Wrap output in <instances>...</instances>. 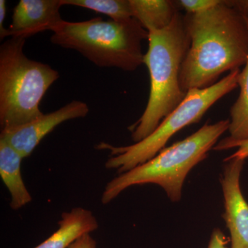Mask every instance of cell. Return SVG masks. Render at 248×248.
Instances as JSON below:
<instances>
[{
    "label": "cell",
    "mask_w": 248,
    "mask_h": 248,
    "mask_svg": "<svg viewBox=\"0 0 248 248\" xmlns=\"http://www.w3.org/2000/svg\"><path fill=\"white\" fill-rule=\"evenodd\" d=\"M184 22L191 44L179 76L183 92L210 87L223 73L246 65L247 22L226 0L204 12L186 14Z\"/></svg>",
    "instance_id": "1"
},
{
    "label": "cell",
    "mask_w": 248,
    "mask_h": 248,
    "mask_svg": "<svg viewBox=\"0 0 248 248\" xmlns=\"http://www.w3.org/2000/svg\"><path fill=\"white\" fill-rule=\"evenodd\" d=\"M148 42L144 63L149 71L151 91L143 115L130 127L135 143L151 135L186 97L179 76L191 41L184 15L178 13L169 27L149 32Z\"/></svg>",
    "instance_id": "2"
},
{
    "label": "cell",
    "mask_w": 248,
    "mask_h": 248,
    "mask_svg": "<svg viewBox=\"0 0 248 248\" xmlns=\"http://www.w3.org/2000/svg\"><path fill=\"white\" fill-rule=\"evenodd\" d=\"M52 32L54 45L76 50L98 66L134 71L144 63L142 42L148 40L149 32L135 18L122 22L101 17L63 20Z\"/></svg>",
    "instance_id": "3"
},
{
    "label": "cell",
    "mask_w": 248,
    "mask_h": 248,
    "mask_svg": "<svg viewBox=\"0 0 248 248\" xmlns=\"http://www.w3.org/2000/svg\"><path fill=\"white\" fill-rule=\"evenodd\" d=\"M231 121L205 124L182 141L161 150L144 164L122 173L108 183L102 196L103 204L110 203L130 186L157 184L173 202L181 200L183 184L192 168L203 161L217 140L229 128Z\"/></svg>",
    "instance_id": "4"
},
{
    "label": "cell",
    "mask_w": 248,
    "mask_h": 248,
    "mask_svg": "<svg viewBox=\"0 0 248 248\" xmlns=\"http://www.w3.org/2000/svg\"><path fill=\"white\" fill-rule=\"evenodd\" d=\"M25 42L22 37H11L0 47L1 130L24 125L43 115L40 102L60 78L49 65L26 56Z\"/></svg>",
    "instance_id": "5"
},
{
    "label": "cell",
    "mask_w": 248,
    "mask_h": 248,
    "mask_svg": "<svg viewBox=\"0 0 248 248\" xmlns=\"http://www.w3.org/2000/svg\"><path fill=\"white\" fill-rule=\"evenodd\" d=\"M240 73V68L234 70L210 87L187 91L182 102L142 141L122 147L111 146L104 142L99 143L96 148L109 150L112 155L106 163V168L117 170L122 174L154 158L174 134L187 125L200 122L217 101L236 89Z\"/></svg>",
    "instance_id": "6"
},
{
    "label": "cell",
    "mask_w": 248,
    "mask_h": 248,
    "mask_svg": "<svg viewBox=\"0 0 248 248\" xmlns=\"http://www.w3.org/2000/svg\"><path fill=\"white\" fill-rule=\"evenodd\" d=\"M89 112L87 104L73 101L61 108L24 125L1 130L0 140L9 143L23 158L28 157L43 138L55 127L66 121L86 117Z\"/></svg>",
    "instance_id": "7"
},
{
    "label": "cell",
    "mask_w": 248,
    "mask_h": 248,
    "mask_svg": "<svg viewBox=\"0 0 248 248\" xmlns=\"http://www.w3.org/2000/svg\"><path fill=\"white\" fill-rule=\"evenodd\" d=\"M245 160H224L222 188L224 196L223 218L231 236V248H248V203L240 187V176Z\"/></svg>",
    "instance_id": "8"
},
{
    "label": "cell",
    "mask_w": 248,
    "mask_h": 248,
    "mask_svg": "<svg viewBox=\"0 0 248 248\" xmlns=\"http://www.w3.org/2000/svg\"><path fill=\"white\" fill-rule=\"evenodd\" d=\"M61 0H20L15 7L12 23L6 37H28L53 31L63 20L60 16Z\"/></svg>",
    "instance_id": "9"
},
{
    "label": "cell",
    "mask_w": 248,
    "mask_h": 248,
    "mask_svg": "<svg viewBox=\"0 0 248 248\" xmlns=\"http://www.w3.org/2000/svg\"><path fill=\"white\" fill-rule=\"evenodd\" d=\"M58 224V231L33 248H68L80 237L99 227L92 212L83 208H75L62 213Z\"/></svg>",
    "instance_id": "10"
},
{
    "label": "cell",
    "mask_w": 248,
    "mask_h": 248,
    "mask_svg": "<svg viewBox=\"0 0 248 248\" xmlns=\"http://www.w3.org/2000/svg\"><path fill=\"white\" fill-rule=\"evenodd\" d=\"M23 156L4 140H0V176L11 196L10 203L17 210L32 201L22 177L21 163Z\"/></svg>",
    "instance_id": "11"
},
{
    "label": "cell",
    "mask_w": 248,
    "mask_h": 248,
    "mask_svg": "<svg viewBox=\"0 0 248 248\" xmlns=\"http://www.w3.org/2000/svg\"><path fill=\"white\" fill-rule=\"evenodd\" d=\"M246 18L248 26V18ZM238 85L239 97L231 108L230 136L222 140L214 147L215 151H223L234 148L236 143L248 140V59L239 75Z\"/></svg>",
    "instance_id": "12"
},
{
    "label": "cell",
    "mask_w": 248,
    "mask_h": 248,
    "mask_svg": "<svg viewBox=\"0 0 248 248\" xmlns=\"http://www.w3.org/2000/svg\"><path fill=\"white\" fill-rule=\"evenodd\" d=\"M133 17L148 32L169 27L179 12L175 1L169 0H130Z\"/></svg>",
    "instance_id": "13"
},
{
    "label": "cell",
    "mask_w": 248,
    "mask_h": 248,
    "mask_svg": "<svg viewBox=\"0 0 248 248\" xmlns=\"http://www.w3.org/2000/svg\"><path fill=\"white\" fill-rule=\"evenodd\" d=\"M62 6L71 5L104 14L116 22L133 17L130 0H61Z\"/></svg>",
    "instance_id": "14"
},
{
    "label": "cell",
    "mask_w": 248,
    "mask_h": 248,
    "mask_svg": "<svg viewBox=\"0 0 248 248\" xmlns=\"http://www.w3.org/2000/svg\"><path fill=\"white\" fill-rule=\"evenodd\" d=\"M179 9L182 8L186 14H199L215 7L221 0H179L175 1Z\"/></svg>",
    "instance_id": "15"
},
{
    "label": "cell",
    "mask_w": 248,
    "mask_h": 248,
    "mask_svg": "<svg viewBox=\"0 0 248 248\" xmlns=\"http://www.w3.org/2000/svg\"><path fill=\"white\" fill-rule=\"evenodd\" d=\"M227 243L226 237L221 230L215 229L212 234L208 248H228Z\"/></svg>",
    "instance_id": "16"
},
{
    "label": "cell",
    "mask_w": 248,
    "mask_h": 248,
    "mask_svg": "<svg viewBox=\"0 0 248 248\" xmlns=\"http://www.w3.org/2000/svg\"><path fill=\"white\" fill-rule=\"evenodd\" d=\"M68 248H97V242L90 234H86L77 240Z\"/></svg>",
    "instance_id": "17"
},
{
    "label": "cell",
    "mask_w": 248,
    "mask_h": 248,
    "mask_svg": "<svg viewBox=\"0 0 248 248\" xmlns=\"http://www.w3.org/2000/svg\"><path fill=\"white\" fill-rule=\"evenodd\" d=\"M235 147H239V149L231 156H228V159L236 158V159L245 160L248 157V140L236 143L234 148Z\"/></svg>",
    "instance_id": "18"
},
{
    "label": "cell",
    "mask_w": 248,
    "mask_h": 248,
    "mask_svg": "<svg viewBox=\"0 0 248 248\" xmlns=\"http://www.w3.org/2000/svg\"><path fill=\"white\" fill-rule=\"evenodd\" d=\"M227 1L231 6L237 10L240 14H242L244 17L248 18V0H231Z\"/></svg>",
    "instance_id": "19"
},
{
    "label": "cell",
    "mask_w": 248,
    "mask_h": 248,
    "mask_svg": "<svg viewBox=\"0 0 248 248\" xmlns=\"http://www.w3.org/2000/svg\"><path fill=\"white\" fill-rule=\"evenodd\" d=\"M6 13V1L4 0H0V36H1V39L6 37V31H7V29L4 27Z\"/></svg>",
    "instance_id": "20"
}]
</instances>
